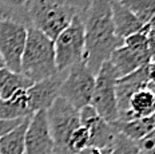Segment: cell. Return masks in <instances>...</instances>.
Instances as JSON below:
<instances>
[{
	"label": "cell",
	"mask_w": 155,
	"mask_h": 154,
	"mask_svg": "<svg viewBox=\"0 0 155 154\" xmlns=\"http://www.w3.org/2000/svg\"><path fill=\"white\" fill-rule=\"evenodd\" d=\"M82 19L86 39L83 62L96 75L114 50L123 44V40L115 34L110 0H94L88 9L82 14Z\"/></svg>",
	"instance_id": "cell-1"
},
{
	"label": "cell",
	"mask_w": 155,
	"mask_h": 154,
	"mask_svg": "<svg viewBox=\"0 0 155 154\" xmlns=\"http://www.w3.org/2000/svg\"><path fill=\"white\" fill-rule=\"evenodd\" d=\"M20 72L32 83L51 78L59 72L55 63L54 40L34 27L27 30Z\"/></svg>",
	"instance_id": "cell-2"
},
{
	"label": "cell",
	"mask_w": 155,
	"mask_h": 154,
	"mask_svg": "<svg viewBox=\"0 0 155 154\" xmlns=\"http://www.w3.org/2000/svg\"><path fill=\"white\" fill-rule=\"evenodd\" d=\"M27 12L31 27L55 40L76 15L74 7L63 0H28Z\"/></svg>",
	"instance_id": "cell-3"
},
{
	"label": "cell",
	"mask_w": 155,
	"mask_h": 154,
	"mask_svg": "<svg viewBox=\"0 0 155 154\" xmlns=\"http://www.w3.org/2000/svg\"><path fill=\"white\" fill-rule=\"evenodd\" d=\"M84 24L82 15H76L72 22L54 40L55 63L59 72H66L72 66L83 62L84 58Z\"/></svg>",
	"instance_id": "cell-4"
},
{
	"label": "cell",
	"mask_w": 155,
	"mask_h": 154,
	"mask_svg": "<svg viewBox=\"0 0 155 154\" xmlns=\"http://www.w3.org/2000/svg\"><path fill=\"white\" fill-rule=\"evenodd\" d=\"M118 74L112 65L104 62L95 75L91 105L95 111L108 123H116L119 121V109L116 101V81Z\"/></svg>",
	"instance_id": "cell-5"
},
{
	"label": "cell",
	"mask_w": 155,
	"mask_h": 154,
	"mask_svg": "<svg viewBox=\"0 0 155 154\" xmlns=\"http://www.w3.org/2000/svg\"><path fill=\"white\" fill-rule=\"evenodd\" d=\"M48 126L54 141L52 154H68L67 142L76 127L80 126L79 110L59 97L47 110Z\"/></svg>",
	"instance_id": "cell-6"
},
{
	"label": "cell",
	"mask_w": 155,
	"mask_h": 154,
	"mask_svg": "<svg viewBox=\"0 0 155 154\" xmlns=\"http://www.w3.org/2000/svg\"><path fill=\"white\" fill-rule=\"evenodd\" d=\"M94 87H95V74L90 71L84 62H80L66 71L59 97L66 99L75 109L80 110L91 103Z\"/></svg>",
	"instance_id": "cell-7"
},
{
	"label": "cell",
	"mask_w": 155,
	"mask_h": 154,
	"mask_svg": "<svg viewBox=\"0 0 155 154\" xmlns=\"http://www.w3.org/2000/svg\"><path fill=\"white\" fill-rule=\"evenodd\" d=\"M24 24L11 19H0V56L11 71L20 72V63L27 40Z\"/></svg>",
	"instance_id": "cell-8"
},
{
	"label": "cell",
	"mask_w": 155,
	"mask_h": 154,
	"mask_svg": "<svg viewBox=\"0 0 155 154\" xmlns=\"http://www.w3.org/2000/svg\"><path fill=\"white\" fill-rule=\"evenodd\" d=\"M54 141L48 126L47 111H36L30 117L24 138V154H52Z\"/></svg>",
	"instance_id": "cell-9"
},
{
	"label": "cell",
	"mask_w": 155,
	"mask_h": 154,
	"mask_svg": "<svg viewBox=\"0 0 155 154\" xmlns=\"http://www.w3.org/2000/svg\"><path fill=\"white\" fill-rule=\"evenodd\" d=\"M80 125L88 129L90 131V143L88 146L96 147H112L118 137L119 131L115 123H108L99 117L95 109L91 105L79 110Z\"/></svg>",
	"instance_id": "cell-10"
},
{
	"label": "cell",
	"mask_w": 155,
	"mask_h": 154,
	"mask_svg": "<svg viewBox=\"0 0 155 154\" xmlns=\"http://www.w3.org/2000/svg\"><path fill=\"white\" fill-rule=\"evenodd\" d=\"M66 72H58L51 78L36 82L27 89L28 107L32 114L36 111H47L59 98V91L64 81Z\"/></svg>",
	"instance_id": "cell-11"
},
{
	"label": "cell",
	"mask_w": 155,
	"mask_h": 154,
	"mask_svg": "<svg viewBox=\"0 0 155 154\" xmlns=\"http://www.w3.org/2000/svg\"><path fill=\"white\" fill-rule=\"evenodd\" d=\"M148 82V66H144L137 71L122 76L116 81V101H118L119 117L127 113L130 99L135 92L144 90Z\"/></svg>",
	"instance_id": "cell-12"
},
{
	"label": "cell",
	"mask_w": 155,
	"mask_h": 154,
	"mask_svg": "<svg viewBox=\"0 0 155 154\" xmlns=\"http://www.w3.org/2000/svg\"><path fill=\"white\" fill-rule=\"evenodd\" d=\"M111 3V12H112V22H114L115 34L118 38L124 40L126 38L139 32L144 28L142 22L135 16L127 5L120 0H110Z\"/></svg>",
	"instance_id": "cell-13"
},
{
	"label": "cell",
	"mask_w": 155,
	"mask_h": 154,
	"mask_svg": "<svg viewBox=\"0 0 155 154\" xmlns=\"http://www.w3.org/2000/svg\"><path fill=\"white\" fill-rule=\"evenodd\" d=\"M108 62L115 69L119 78H122V76L128 75V74L137 71L142 67L148 66L151 63V58L148 55L135 52L128 47H126L124 44H122L120 47L114 50Z\"/></svg>",
	"instance_id": "cell-14"
},
{
	"label": "cell",
	"mask_w": 155,
	"mask_h": 154,
	"mask_svg": "<svg viewBox=\"0 0 155 154\" xmlns=\"http://www.w3.org/2000/svg\"><path fill=\"white\" fill-rule=\"evenodd\" d=\"M155 113V95L147 89L135 92L130 99L127 113L119 117L118 122H128L138 118L151 117Z\"/></svg>",
	"instance_id": "cell-15"
},
{
	"label": "cell",
	"mask_w": 155,
	"mask_h": 154,
	"mask_svg": "<svg viewBox=\"0 0 155 154\" xmlns=\"http://www.w3.org/2000/svg\"><path fill=\"white\" fill-rule=\"evenodd\" d=\"M27 90H20L8 99H0V121H15L31 117Z\"/></svg>",
	"instance_id": "cell-16"
},
{
	"label": "cell",
	"mask_w": 155,
	"mask_h": 154,
	"mask_svg": "<svg viewBox=\"0 0 155 154\" xmlns=\"http://www.w3.org/2000/svg\"><path fill=\"white\" fill-rule=\"evenodd\" d=\"M34 85L21 72L11 71L7 67L0 69V99H8L20 90H27Z\"/></svg>",
	"instance_id": "cell-17"
},
{
	"label": "cell",
	"mask_w": 155,
	"mask_h": 154,
	"mask_svg": "<svg viewBox=\"0 0 155 154\" xmlns=\"http://www.w3.org/2000/svg\"><path fill=\"white\" fill-rule=\"evenodd\" d=\"M115 125L119 133L138 143L155 129V118L154 115H151V117L138 118L128 122H116Z\"/></svg>",
	"instance_id": "cell-18"
},
{
	"label": "cell",
	"mask_w": 155,
	"mask_h": 154,
	"mask_svg": "<svg viewBox=\"0 0 155 154\" xmlns=\"http://www.w3.org/2000/svg\"><path fill=\"white\" fill-rule=\"evenodd\" d=\"M30 117L12 131L0 138V154H24V138Z\"/></svg>",
	"instance_id": "cell-19"
},
{
	"label": "cell",
	"mask_w": 155,
	"mask_h": 154,
	"mask_svg": "<svg viewBox=\"0 0 155 154\" xmlns=\"http://www.w3.org/2000/svg\"><path fill=\"white\" fill-rule=\"evenodd\" d=\"M123 3L143 24L155 18V0H126Z\"/></svg>",
	"instance_id": "cell-20"
},
{
	"label": "cell",
	"mask_w": 155,
	"mask_h": 154,
	"mask_svg": "<svg viewBox=\"0 0 155 154\" xmlns=\"http://www.w3.org/2000/svg\"><path fill=\"white\" fill-rule=\"evenodd\" d=\"M90 143V131L87 127L80 125L79 127H76L72 131V134L68 138V142H67V150L68 154H76L80 150H83L84 147L88 146Z\"/></svg>",
	"instance_id": "cell-21"
},
{
	"label": "cell",
	"mask_w": 155,
	"mask_h": 154,
	"mask_svg": "<svg viewBox=\"0 0 155 154\" xmlns=\"http://www.w3.org/2000/svg\"><path fill=\"white\" fill-rule=\"evenodd\" d=\"M27 4H28V0H0V5L2 7L7 8L11 12H14L15 15H18L20 18V20L30 28L31 23H30V18H28V12H27Z\"/></svg>",
	"instance_id": "cell-22"
},
{
	"label": "cell",
	"mask_w": 155,
	"mask_h": 154,
	"mask_svg": "<svg viewBox=\"0 0 155 154\" xmlns=\"http://www.w3.org/2000/svg\"><path fill=\"white\" fill-rule=\"evenodd\" d=\"M139 152L140 150L137 142L119 133L112 146L111 154H139Z\"/></svg>",
	"instance_id": "cell-23"
},
{
	"label": "cell",
	"mask_w": 155,
	"mask_h": 154,
	"mask_svg": "<svg viewBox=\"0 0 155 154\" xmlns=\"http://www.w3.org/2000/svg\"><path fill=\"white\" fill-rule=\"evenodd\" d=\"M139 150L144 154H155V129L138 142Z\"/></svg>",
	"instance_id": "cell-24"
},
{
	"label": "cell",
	"mask_w": 155,
	"mask_h": 154,
	"mask_svg": "<svg viewBox=\"0 0 155 154\" xmlns=\"http://www.w3.org/2000/svg\"><path fill=\"white\" fill-rule=\"evenodd\" d=\"M28 118V117H27ZM25 119V118H24ZM24 119H15V121H0V138L12 131L15 127H18Z\"/></svg>",
	"instance_id": "cell-25"
},
{
	"label": "cell",
	"mask_w": 155,
	"mask_h": 154,
	"mask_svg": "<svg viewBox=\"0 0 155 154\" xmlns=\"http://www.w3.org/2000/svg\"><path fill=\"white\" fill-rule=\"evenodd\" d=\"M63 2H66L67 4H70L71 7H74L80 15H82L88 9V7L91 5V3L94 0H63Z\"/></svg>",
	"instance_id": "cell-26"
},
{
	"label": "cell",
	"mask_w": 155,
	"mask_h": 154,
	"mask_svg": "<svg viewBox=\"0 0 155 154\" xmlns=\"http://www.w3.org/2000/svg\"><path fill=\"white\" fill-rule=\"evenodd\" d=\"M112 147H96V146H87L76 154H111Z\"/></svg>",
	"instance_id": "cell-27"
},
{
	"label": "cell",
	"mask_w": 155,
	"mask_h": 154,
	"mask_svg": "<svg viewBox=\"0 0 155 154\" xmlns=\"http://www.w3.org/2000/svg\"><path fill=\"white\" fill-rule=\"evenodd\" d=\"M146 89L155 95V62H151L148 65V82Z\"/></svg>",
	"instance_id": "cell-28"
},
{
	"label": "cell",
	"mask_w": 155,
	"mask_h": 154,
	"mask_svg": "<svg viewBox=\"0 0 155 154\" xmlns=\"http://www.w3.org/2000/svg\"><path fill=\"white\" fill-rule=\"evenodd\" d=\"M146 28H147V32L155 34V18H154V19H151V20L146 24Z\"/></svg>",
	"instance_id": "cell-29"
},
{
	"label": "cell",
	"mask_w": 155,
	"mask_h": 154,
	"mask_svg": "<svg viewBox=\"0 0 155 154\" xmlns=\"http://www.w3.org/2000/svg\"><path fill=\"white\" fill-rule=\"evenodd\" d=\"M3 67H5V66H4V62H3L2 56H0V69H3Z\"/></svg>",
	"instance_id": "cell-30"
},
{
	"label": "cell",
	"mask_w": 155,
	"mask_h": 154,
	"mask_svg": "<svg viewBox=\"0 0 155 154\" xmlns=\"http://www.w3.org/2000/svg\"><path fill=\"white\" fill-rule=\"evenodd\" d=\"M139 154H144V153H142V152H139Z\"/></svg>",
	"instance_id": "cell-31"
},
{
	"label": "cell",
	"mask_w": 155,
	"mask_h": 154,
	"mask_svg": "<svg viewBox=\"0 0 155 154\" xmlns=\"http://www.w3.org/2000/svg\"><path fill=\"white\" fill-rule=\"evenodd\" d=\"M120 2H126V0H120Z\"/></svg>",
	"instance_id": "cell-32"
}]
</instances>
